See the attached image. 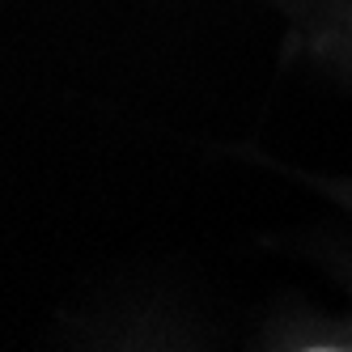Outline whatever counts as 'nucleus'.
I'll use <instances>...</instances> for the list:
<instances>
[]
</instances>
